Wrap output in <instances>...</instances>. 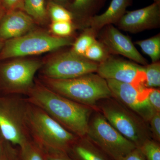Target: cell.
<instances>
[{
    "instance_id": "6da1fadb",
    "label": "cell",
    "mask_w": 160,
    "mask_h": 160,
    "mask_svg": "<svg viewBox=\"0 0 160 160\" xmlns=\"http://www.w3.org/2000/svg\"><path fill=\"white\" fill-rule=\"evenodd\" d=\"M29 102L44 110L61 126L78 137H86L94 108L64 97L44 86L35 84L27 95Z\"/></svg>"
},
{
    "instance_id": "7a4b0ae2",
    "label": "cell",
    "mask_w": 160,
    "mask_h": 160,
    "mask_svg": "<svg viewBox=\"0 0 160 160\" xmlns=\"http://www.w3.org/2000/svg\"><path fill=\"white\" fill-rule=\"evenodd\" d=\"M44 86L72 101L96 108L98 102L112 97L106 80L94 72L68 79L43 77Z\"/></svg>"
},
{
    "instance_id": "3957f363",
    "label": "cell",
    "mask_w": 160,
    "mask_h": 160,
    "mask_svg": "<svg viewBox=\"0 0 160 160\" xmlns=\"http://www.w3.org/2000/svg\"><path fill=\"white\" fill-rule=\"evenodd\" d=\"M27 102V125L32 140L43 149L66 152L78 137L65 129L42 109Z\"/></svg>"
},
{
    "instance_id": "277c9868",
    "label": "cell",
    "mask_w": 160,
    "mask_h": 160,
    "mask_svg": "<svg viewBox=\"0 0 160 160\" xmlns=\"http://www.w3.org/2000/svg\"><path fill=\"white\" fill-rule=\"evenodd\" d=\"M96 107L108 122L137 148L151 139L148 123L115 98L101 100Z\"/></svg>"
},
{
    "instance_id": "5b68a950",
    "label": "cell",
    "mask_w": 160,
    "mask_h": 160,
    "mask_svg": "<svg viewBox=\"0 0 160 160\" xmlns=\"http://www.w3.org/2000/svg\"><path fill=\"white\" fill-rule=\"evenodd\" d=\"M27 103L26 98L18 95L0 98V133L18 148L32 140L27 125Z\"/></svg>"
},
{
    "instance_id": "8992f818",
    "label": "cell",
    "mask_w": 160,
    "mask_h": 160,
    "mask_svg": "<svg viewBox=\"0 0 160 160\" xmlns=\"http://www.w3.org/2000/svg\"><path fill=\"white\" fill-rule=\"evenodd\" d=\"M74 41L71 36L59 37L41 31L28 32L4 42L0 60L42 54L72 46Z\"/></svg>"
},
{
    "instance_id": "52a82bcc",
    "label": "cell",
    "mask_w": 160,
    "mask_h": 160,
    "mask_svg": "<svg viewBox=\"0 0 160 160\" xmlns=\"http://www.w3.org/2000/svg\"><path fill=\"white\" fill-rule=\"evenodd\" d=\"M86 137L112 160H118L137 148L110 125L100 112H93Z\"/></svg>"
},
{
    "instance_id": "ba28073f",
    "label": "cell",
    "mask_w": 160,
    "mask_h": 160,
    "mask_svg": "<svg viewBox=\"0 0 160 160\" xmlns=\"http://www.w3.org/2000/svg\"><path fill=\"white\" fill-rule=\"evenodd\" d=\"M39 61L19 59L0 67V81L4 90L13 95H27L34 86L35 75L43 67Z\"/></svg>"
},
{
    "instance_id": "9c48e42d",
    "label": "cell",
    "mask_w": 160,
    "mask_h": 160,
    "mask_svg": "<svg viewBox=\"0 0 160 160\" xmlns=\"http://www.w3.org/2000/svg\"><path fill=\"white\" fill-rule=\"evenodd\" d=\"M98 64L70 51L63 52L48 61L42 69L43 77L63 80L96 72Z\"/></svg>"
},
{
    "instance_id": "30bf717a",
    "label": "cell",
    "mask_w": 160,
    "mask_h": 160,
    "mask_svg": "<svg viewBox=\"0 0 160 160\" xmlns=\"http://www.w3.org/2000/svg\"><path fill=\"white\" fill-rule=\"evenodd\" d=\"M112 97L149 123L155 112L147 99L151 88L138 89L130 84L107 79Z\"/></svg>"
},
{
    "instance_id": "8fae6325",
    "label": "cell",
    "mask_w": 160,
    "mask_h": 160,
    "mask_svg": "<svg viewBox=\"0 0 160 160\" xmlns=\"http://www.w3.org/2000/svg\"><path fill=\"white\" fill-rule=\"evenodd\" d=\"M97 72L101 77L133 85L138 89L146 87L144 66L129 61L110 56L98 66Z\"/></svg>"
},
{
    "instance_id": "7c38bea8",
    "label": "cell",
    "mask_w": 160,
    "mask_h": 160,
    "mask_svg": "<svg viewBox=\"0 0 160 160\" xmlns=\"http://www.w3.org/2000/svg\"><path fill=\"white\" fill-rule=\"evenodd\" d=\"M99 32V41L110 53L123 56L143 66L148 64L147 60L139 52L131 39L113 25L106 26Z\"/></svg>"
},
{
    "instance_id": "4fadbf2b",
    "label": "cell",
    "mask_w": 160,
    "mask_h": 160,
    "mask_svg": "<svg viewBox=\"0 0 160 160\" xmlns=\"http://www.w3.org/2000/svg\"><path fill=\"white\" fill-rule=\"evenodd\" d=\"M117 25L131 33L156 29L160 26V4L154 2L142 9L126 11Z\"/></svg>"
},
{
    "instance_id": "5bb4252c",
    "label": "cell",
    "mask_w": 160,
    "mask_h": 160,
    "mask_svg": "<svg viewBox=\"0 0 160 160\" xmlns=\"http://www.w3.org/2000/svg\"><path fill=\"white\" fill-rule=\"evenodd\" d=\"M34 24L33 19L24 12L6 11L0 18V42L4 43L28 33Z\"/></svg>"
},
{
    "instance_id": "9a60e30c",
    "label": "cell",
    "mask_w": 160,
    "mask_h": 160,
    "mask_svg": "<svg viewBox=\"0 0 160 160\" xmlns=\"http://www.w3.org/2000/svg\"><path fill=\"white\" fill-rule=\"evenodd\" d=\"M132 0H112L110 5L102 14L96 15L90 18L86 23V27H90L98 33L104 27L117 24L125 14Z\"/></svg>"
},
{
    "instance_id": "2e32d148",
    "label": "cell",
    "mask_w": 160,
    "mask_h": 160,
    "mask_svg": "<svg viewBox=\"0 0 160 160\" xmlns=\"http://www.w3.org/2000/svg\"><path fill=\"white\" fill-rule=\"evenodd\" d=\"M66 153L72 160H112L86 137L78 138Z\"/></svg>"
},
{
    "instance_id": "e0dca14e",
    "label": "cell",
    "mask_w": 160,
    "mask_h": 160,
    "mask_svg": "<svg viewBox=\"0 0 160 160\" xmlns=\"http://www.w3.org/2000/svg\"><path fill=\"white\" fill-rule=\"evenodd\" d=\"M107 0H73L69 5V11L74 15L78 16L86 23L103 7Z\"/></svg>"
},
{
    "instance_id": "ac0fdd59",
    "label": "cell",
    "mask_w": 160,
    "mask_h": 160,
    "mask_svg": "<svg viewBox=\"0 0 160 160\" xmlns=\"http://www.w3.org/2000/svg\"><path fill=\"white\" fill-rule=\"evenodd\" d=\"M23 9L33 20L38 22H45L48 18L45 0H24Z\"/></svg>"
},
{
    "instance_id": "d6986e66",
    "label": "cell",
    "mask_w": 160,
    "mask_h": 160,
    "mask_svg": "<svg viewBox=\"0 0 160 160\" xmlns=\"http://www.w3.org/2000/svg\"><path fill=\"white\" fill-rule=\"evenodd\" d=\"M72 45L71 51L73 53L83 57L89 47L96 40L98 33L90 27H87Z\"/></svg>"
},
{
    "instance_id": "ffe728a7",
    "label": "cell",
    "mask_w": 160,
    "mask_h": 160,
    "mask_svg": "<svg viewBox=\"0 0 160 160\" xmlns=\"http://www.w3.org/2000/svg\"><path fill=\"white\" fill-rule=\"evenodd\" d=\"M142 51L150 58L152 62H158L160 58V34L146 40L136 42Z\"/></svg>"
},
{
    "instance_id": "44dd1931",
    "label": "cell",
    "mask_w": 160,
    "mask_h": 160,
    "mask_svg": "<svg viewBox=\"0 0 160 160\" xmlns=\"http://www.w3.org/2000/svg\"><path fill=\"white\" fill-rule=\"evenodd\" d=\"M109 50L100 41L96 40L84 54V58L92 62L100 64L111 56Z\"/></svg>"
},
{
    "instance_id": "7402d4cb",
    "label": "cell",
    "mask_w": 160,
    "mask_h": 160,
    "mask_svg": "<svg viewBox=\"0 0 160 160\" xmlns=\"http://www.w3.org/2000/svg\"><path fill=\"white\" fill-rule=\"evenodd\" d=\"M20 160H46L42 148L31 140L18 148Z\"/></svg>"
},
{
    "instance_id": "603a6c76",
    "label": "cell",
    "mask_w": 160,
    "mask_h": 160,
    "mask_svg": "<svg viewBox=\"0 0 160 160\" xmlns=\"http://www.w3.org/2000/svg\"><path fill=\"white\" fill-rule=\"evenodd\" d=\"M47 10L52 22H72L74 18L71 12L58 3L50 2Z\"/></svg>"
},
{
    "instance_id": "cb8c5ba5",
    "label": "cell",
    "mask_w": 160,
    "mask_h": 160,
    "mask_svg": "<svg viewBox=\"0 0 160 160\" xmlns=\"http://www.w3.org/2000/svg\"><path fill=\"white\" fill-rule=\"evenodd\" d=\"M146 72L145 86L147 88H158L160 86V63L159 61L144 66Z\"/></svg>"
},
{
    "instance_id": "d4e9b609",
    "label": "cell",
    "mask_w": 160,
    "mask_h": 160,
    "mask_svg": "<svg viewBox=\"0 0 160 160\" xmlns=\"http://www.w3.org/2000/svg\"><path fill=\"white\" fill-rule=\"evenodd\" d=\"M145 160H160V143L150 139L138 148Z\"/></svg>"
},
{
    "instance_id": "484cf974",
    "label": "cell",
    "mask_w": 160,
    "mask_h": 160,
    "mask_svg": "<svg viewBox=\"0 0 160 160\" xmlns=\"http://www.w3.org/2000/svg\"><path fill=\"white\" fill-rule=\"evenodd\" d=\"M74 29L72 22H52L50 25L52 32L54 36L59 37H70Z\"/></svg>"
},
{
    "instance_id": "4316f807",
    "label": "cell",
    "mask_w": 160,
    "mask_h": 160,
    "mask_svg": "<svg viewBox=\"0 0 160 160\" xmlns=\"http://www.w3.org/2000/svg\"><path fill=\"white\" fill-rule=\"evenodd\" d=\"M149 128L152 139L160 142V112H155L149 120Z\"/></svg>"
},
{
    "instance_id": "83f0119b",
    "label": "cell",
    "mask_w": 160,
    "mask_h": 160,
    "mask_svg": "<svg viewBox=\"0 0 160 160\" xmlns=\"http://www.w3.org/2000/svg\"><path fill=\"white\" fill-rule=\"evenodd\" d=\"M0 160H20L18 149L9 142L5 141L4 149Z\"/></svg>"
},
{
    "instance_id": "f1b7e54d",
    "label": "cell",
    "mask_w": 160,
    "mask_h": 160,
    "mask_svg": "<svg viewBox=\"0 0 160 160\" xmlns=\"http://www.w3.org/2000/svg\"><path fill=\"white\" fill-rule=\"evenodd\" d=\"M148 102L155 112H160V90L151 88L147 97Z\"/></svg>"
},
{
    "instance_id": "f546056e",
    "label": "cell",
    "mask_w": 160,
    "mask_h": 160,
    "mask_svg": "<svg viewBox=\"0 0 160 160\" xmlns=\"http://www.w3.org/2000/svg\"><path fill=\"white\" fill-rule=\"evenodd\" d=\"M42 149L46 160H72L65 152L43 148Z\"/></svg>"
},
{
    "instance_id": "4dcf8cb0",
    "label": "cell",
    "mask_w": 160,
    "mask_h": 160,
    "mask_svg": "<svg viewBox=\"0 0 160 160\" xmlns=\"http://www.w3.org/2000/svg\"><path fill=\"white\" fill-rule=\"evenodd\" d=\"M24 0H2L3 9L6 11L23 9Z\"/></svg>"
},
{
    "instance_id": "1f68e13d",
    "label": "cell",
    "mask_w": 160,
    "mask_h": 160,
    "mask_svg": "<svg viewBox=\"0 0 160 160\" xmlns=\"http://www.w3.org/2000/svg\"><path fill=\"white\" fill-rule=\"evenodd\" d=\"M118 160H145L142 154L138 148H136L129 154L120 158Z\"/></svg>"
},
{
    "instance_id": "d6a6232c",
    "label": "cell",
    "mask_w": 160,
    "mask_h": 160,
    "mask_svg": "<svg viewBox=\"0 0 160 160\" xmlns=\"http://www.w3.org/2000/svg\"><path fill=\"white\" fill-rule=\"evenodd\" d=\"M5 141H6L4 139L2 136L1 135V133H0V159H1L2 154Z\"/></svg>"
},
{
    "instance_id": "836d02e7",
    "label": "cell",
    "mask_w": 160,
    "mask_h": 160,
    "mask_svg": "<svg viewBox=\"0 0 160 160\" xmlns=\"http://www.w3.org/2000/svg\"><path fill=\"white\" fill-rule=\"evenodd\" d=\"M3 9L2 2V0H0V18L2 16V15L3 13Z\"/></svg>"
},
{
    "instance_id": "e575fe53",
    "label": "cell",
    "mask_w": 160,
    "mask_h": 160,
    "mask_svg": "<svg viewBox=\"0 0 160 160\" xmlns=\"http://www.w3.org/2000/svg\"><path fill=\"white\" fill-rule=\"evenodd\" d=\"M58 2L61 3H66L68 2L69 0H56Z\"/></svg>"
},
{
    "instance_id": "d590c367",
    "label": "cell",
    "mask_w": 160,
    "mask_h": 160,
    "mask_svg": "<svg viewBox=\"0 0 160 160\" xmlns=\"http://www.w3.org/2000/svg\"><path fill=\"white\" fill-rule=\"evenodd\" d=\"M3 45V43L0 42V52H1V49H2Z\"/></svg>"
},
{
    "instance_id": "8d00e7d4",
    "label": "cell",
    "mask_w": 160,
    "mask_h": 160,
    "mask_svg": "<svg viewBox=\"0 0 160 160\" xmlns=\"http://www.w3.org/2000/svg\"><path fill=\"white\" fill-rule=\"evenodd\" d=\"M153 1H154V2L160 4V0H153Z\"/></svg>"
}]
</instances>
